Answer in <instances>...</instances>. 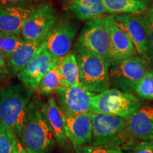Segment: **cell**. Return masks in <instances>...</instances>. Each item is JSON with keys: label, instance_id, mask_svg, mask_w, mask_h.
<instances>
[{"label": "cell", "instance_id": "5", "mask_svg": "<svg viewBox=\"0 0 153 153\" xmlns=\"http://www.w3.org/2000/svg\"><path fill=\"white\" fill-rule=\"evenodd\" d=\"M140 107L138 99L133 94L114 88L94 96L91 113L118 116L128 120Z\"/></svg>", "mask_w": 153, "mask_h": 153}, {"label": "cell", "instance_id": "15", "mask_svg": "<svg viewBox=\"0 0 153 153\" xmlns=\"http://www.w3.org/2000/svg\"><path fill=\"white\" fill-rule=\"evenodd\" d=\"M65 122L67 136L74 150L91 144V113H85L74 116L65 115Z\"/></svg>", "mask_w": 153, "mask_h": 153}, {"label": "cell", "instance_id": "20", "mask_svg": "<svg viewBox=\"0 0 153 153\" xmlns=\"http://www.w3.org/2000/svg\"><path fill=\"white\" fill-rule=\"evenodd\" d=\"M57 67L62 76L65 87H73L81 83L79 68L74 53L59 58Z\"/></svg>", "mask_w": 153, "mask_h": 153}, {"label": "cell", "instance_id": "22", "mask_svg": "<svg viewBox=\"0 0 153 153\" xmlns=\"http://www.w3.org/2000/svg\"><path fill=\"white\" fill-rule=\"evenodd\" d=\"M64 87L62 76L57 65H56L43 76L36 91L41 94H51L52 93H55L60 88Z\"/></svg>", "mask_w": 153, "mask_h": 153}, {"label": "cell", "instance_id": "7", "mask_svg": "<svg viewBox=\"0 0 153 153\" xmlns=\"http://www.w3.org/2000/svg\"><path fill=\"white\" fill-rule=\"evenodd\" d=\"M58 14L53 5L42 4L35 7L25 21L22 35L26 41H44L58 23Z\"/></svg>", "mask_w": 153, "mask_h": 153}, {"label": "cell", "instance_id": "30", "mask_svg": "<svg viewBox=\"0 0 153 153\" xmlns=\"http://www.w3.org/2000/svg\"><path fill=\"white\" fill-rule=\"evenodd\" d=\"M10 77L7 68V57L0 52V84H2Z\"/></svg>", "mask_w": 153, "mask_h": 153}, {"label": "cell", "instance_id": "3", "mask_svg": "<svg viewBox=\"0 0 153 153\" xmlns=\"http://www.w3.org/2000/svg\"><path fill=\"white\" fill-rule=\"evenodd\" d=\"M74 53L82 85L95 94L108 90L111 86L109 70L111 61L84 48L77 43Z\"/></svg>", "mask_w": 153, "mask_h": 153}, {"label": "cell", "instance_id": "16", "mask_svg": "<svg viewBox=\"0 0 153 153\" xmlns=\"http://www.w3.org/2000/svg\"><path fill=\"white\" fill-rule=\"evenodd\" d=\"M35 7L0 6V34L21 35L22 27Z\"/></svg>", "mask_w": 153, "mask_h": 153}, {"label": "cell", "instance_id": "23", "mask_svg": "<svg viewBox=\"0 0 153 153\" xmlns=\"http://www.w3.org/2000/svg\"><path fill=\"white\" fill-rule=\"evenodd\" d=\"M24 41L22 35L0 34V52L7 57V60Z\"/></svg>", "mask_w": 153, "mask_h": 153}, {"label": "cell", "instance_id": "18", "mask_svg": "<svg viewBox=\"0 0 153 153\" xmlns=\"http://www.w3.org/2000/svg\"><path fill=\"white\" fill-rule=\"evenodd\" d=\"M45 108L49 123L55 134L57 145L62 150H67L71 143L67 136L65 115L53 97H50L45 103Z\"/></svg>", "mask_w": 153, "mask_h": 153}, {"label": "cell", "instance_id": "32", "mask_svg": "<svg viewBox=\"0 0 153 153\" xmlns=\"http://www.w3.org/2000/svg\"><path fill=\"white\" fill-rule=\"evenodd\" d=\"M141 1H143V2L146 3L147 4H148V3H153V0H141Z\"/></svg>", "mask_w": 153, "mask_h": 153}, {"label": "cell", "instance_id": "2", "mask_svg": "<svg viewBox=\"0 0 153 153\" xmlns=\"http://www.w3.org/2000/svg\"><path fill=\"white\" fill-rule=\"evenodd\" d=\"M33 91L20 81L0 85V123L19 137L24 127Z\"/></svg>", "mask_w": 153, "mask_h": 153}, {"label": "cell", "instance_id": "25", "mask_svg": "<svg viewBox=\"0 0 153 153\" xmlns=\"http://www.w3.org/2000/svg\"><path fill=\"white\" fill-rule=\"evenodd\" d=\"M135 92L142 100H153V70H150L139 82Z\"/></svg>", "mask_w": 153, "mask_h": 153}, {"label": "cell", "instance_id": "28", "mask_svg": "<svg viewBox=\"0 0 153 153\" xmlns=\"http://www.w3.org/2000/svg\"><path fill=\"white\" fill-rule=\"evenodd\" d=\"M128 153H153V140L140 141L128 151Z\"/></svg>", "mask_w": 153, "mask_h": 153}, {"label": "cell", "instance_id": "6", "mask_svg": "<svg viewBox=\"0 0 153 153\" xmlns=\"http://www.w3.org/2000/svg\"><path fill=\"white\" fill-rule=\"evenodd\" d=\"M149 71L148 60L137 55L113 61L109 70L110 85L125 92L133 93Z\"/></svg>", "mask_w": 153, "mask_h": 153}, {"label": "cell", "instance_id": "24", "mask_svg": "<svg viewBox=\"0 0 153 153\" xmlns=\"http://www.w3.org/2000/svg\"><path fill=\"white\" fill-rule=\"evenodd\" d=\"M18 139L14 132L0 123V153H14Z\"/></svg>", "mask_w": 153, "mask_h": 153}, {"label": "cell", "instance_id": "9", "mask_svg": "<svg viewBox=\"0 0 153 153\" xmlns=\"http://www.w3.org/2000/svg\"><path fill=\"white\" fill-rule=\"evenodd\" d=\"M95 94L85 85L64 87L55 92V101L65 116L91 113V101Z\"/></svg>", "mask_w": 153, "mask_h": 153}, {"label": "cell", "instance_id": "21", "mask_svg": "<svg viewBox=\"0 0 153 153\" xmlns=\"http://www.w3.org/2000/svg\"><path fill=\"white\" fill-rule=\"evenodd\" d=\"M106 12L113 14H140L146 10L147 4L141 0H103Z\"/></svg>", "mask_w": 153, "mask_h": 153}, {"label": "cell", "instance_id": "12", "mask_svg": "<svg viewBox=\"0 0 153 153\" xmlns=\"http://www.w3.org/2000/svg\"><path fill=\"white\" fill-rule=\"evenodd\" d=\"M115 20L133 42L140 55H145L148 51V35L143 16L138 14H114Z\"/></svg>", "mask_w": 153, "mask_h": 153}, {"label": "cell", "instance_id": "8", "mask_svg": "<svg viewBox=\"0 0 153 153\" xmlns=\"http://www.w3.org/2000/svg\"><path fill=\"white\" fill-rule=\"evenodd\" d=\"M76 43L111 60L110 36L105 16L88 21L81 30Z\"/></svg>", "mask_w": 153, "mask_h": 153}, {"label": "cell", "instance_id": "10", "mask_svg": "<svg viewBox=\"0 0 153 153\" xmlns=\"http://www.w3.org/2000/svg\"><path fill=\"white\" fill-rule=\"evenodd\" d=\"M77 25L71 21L58 22L45 38V49L56 58H61L70 53L77 33Z\"/></svg>", "mask_w": 153, "mask_h": 153}, {"label": "cell", "instance_id": "4", "mask_svg": "<svg viewBox=\"0 0 153 153\" xmlns=\"http://www.w3.org/2000/svg\"><path fill=\"white\" fill-rule=\"evenodd\" d=\"M92 142L95 146H106L128 152L131 143L126 135L127 120L118 116L91 113Z\"/></svg>", "mask_w": 153, "mask_h": 153}, {"label": "cell", "instance_id": "17", "mask_svg": "<svg viewBox=\"0 0 153 153\" xmlns=\"http://www.w3.org/2000/svg\"><path fill=\"white\" fill-rule=\"evenodd\" d=\"M44 41H26L7 58L10 77L17 76L36 57Z\"/></svg>", "mask_w": 153, "mask_h": 153}, {"label": "cell", "instance_id": "27", "mask_svg": "<svg viewBox=\"0 0 153 153\" xmlns=\"http://www.w3.org/2000/svg\"><path fill=\"white\" fill-rule=\"evenodd\" d=\"M148 35V59L153 64V14L147 11L143 15Z\"/></svg>", "mask_w": 153, "mask_h": 153}, {"label": "cell", "instance_id": "29", "mask_svg": "<svg viewBox=\"0 0 153 153\" xmlns=\"http://www.w3.org/2000/svg\"><path fill=\"white\" fill-rule=\"evenodd\" d=\"M45 0H0V6L21 5L28 7H36L41 5Z\"/></svg>", "mask_w": 153, "mask_h": 153}, {"label": "cell", "instance_id": "19", "mask_svg": "<svg viewBox=\"0 0 153 153\" xmlns=\"http://www.w3.org/2000/svg\"><path fill=\"white\" fill-rule=\"evenodd\" d=\"M68 10L81 21L92 20L107 13L103 0H72Z\"/></svg>", "mask_w": 153, "mask_h": 153}, {"label": "cell", "instance_id": "11", "mask_svg": "<svg viewBox=\"0 0 153 153\" xmlns=\"http://www.w3.org/2000/svg\"><path fill=\"white\" fill-rule=\"evenodd\" d=\"M58 60V58L53 56L45 49V43H43L39 53L24 70L17 74V79L30 90L36 91L43 76L56 65Z\"/></svg>", "mask_w": 153, "mask_h": 153}, {"label": "cell", "instance_id": "33", "mask_svg": "<svg viewBox=\"0 0 153 153\" xmlns=\"http://www.w3.org/2000/svg\"><path fill=\"white\" fill-rule=\"evenodd\" d=\"M148 11H149V12H150V13H152V14H153V4H152V6H151V7H150V9H149Z\"/></svg>", "mask_w": 153, "mask_h": 153}, {"label": "cell", "instance_id": "31", "mask_svg": "<svg viewBox=\"0 0 153 153\" xmlns=\"http://www.w3.org/2000/svg\"><path fill=\"white\" fill-rule=\"evenodd\" d=\"M14 153H28L27 151L26 150V149H25L24 148V146L22 145V143L20 142L19 139H18V140H17L16 148H15Z\"/></svg>", "mask_w": 153, "mask_h": 153}, {"label": "cell", "instance_id": "1", "mask_svg": "<svg viewBox=\"0 0 153 153\" xmlns=\"http://www.w3.org/2000/svg\"><path fill=\"white\" fill-rule=\"evenodd\" d=\"M19 139L28 153H53L57 142L45 102L37 98L32 99Z\"/></svg>", "mask_w": 153, "mask_h": 153}, {"label": "cell", "instance_id": "26", "mask_svg": "<svg viewBox=\"0 0 153 153\" xmlns=\"http://www.w3.org/2000/svg\"><path fill=\"white\" fill-rule=\"evenodd\" d=\"M74 153H128L120 149L106 146H95L87 145L74 150Z\"/></svg>", "mask_w": 153, "mask_h": 153}, {"label": "cell", "instance_id": "14", "mask_svg": "<svg viewBox=\"0 0 153 153\" xmlns=\"http://www.w3.org/2000/svg\"><path fill=\"white\" fill-rule=\"evenodd\" d=\"M110 36V57L113 61L135 56L137 51L133 42L115 20L114 15L105 16Z\"/></svg>", "mask_w": 153, "mask_h": 153}, {"label": "cell", "instance_id": "13", "mask_svg": "<svg viewBox=\"0 0 153 153\" xmlns=\"http://www.w3.org/2000/svg\"><path fill=\"white\" fill-rule=\"evenodd\" d=\"M126 132L132 147L139 140H153V106L140 107L127 120Z\"/></svg>", "mask_w": 153, "mask_h": 153}]
</instances>
